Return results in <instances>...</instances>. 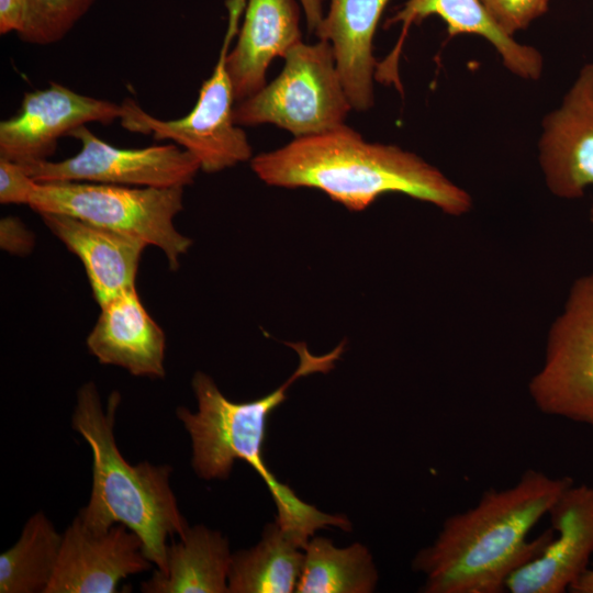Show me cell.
<instances>
[{"label": "cell", "instance_id": "obj_2", "mask_svg": "<svg viewBox=\"0 0 593 593\" xmlns=\"http://www.w3.org/2000/svg\"><path fill=\"white\" fill-rule=\"evenodd\" d=\"M249 161L269 186L317 189L350 211H362L390 192L428 202L450 215L471 208L470 195L422 157L395 145L367 142L345 124L294 138Z\"/></svg>", "mask_w": 593, "mask_h": 593}, {"label": "cell", "instance_id": "obj_23", "mask_svg": "<svg viewBox=\"0 0 593 593\" xmlns=\"http://www.w3.org/2000/svg\"><path fill=\"white\" fill-rule=\"evenodd\" d=\"M96 0H25L21 41L48 45L63 40Z\"/></svg>", "mask_w": 593, "mask_h": 593}, {"label": "cell", "instance_id": "obj_7", "mask_svg": "<svg viewBox=\"0 0 593 593\" xmlns=\"http://www.w3.org/2000/svg\"><path fill=\"white\" fill-rule=\"evenodd\" d=\"M244 0H232L228 27L211 76L202 83L192 110L180 119L160 120L133 99L123 101L122 126L134 133L169 139L191 153L201 170L219 172L253 158L245 131L234 121L235 98L226 68L230 44L237 32Z\"/></svg>", "mask_w": 593, "mask_h": 593}, {"label": "cell", "instance_id": "obj_21", "mask_svg": "<svg viewBox=\"0 0 593 593\" xmlns=\"http://www.w3.org/2000/svg\"><path fill=\"white\" fill-rule=\"evenodd\" d=\"M378 572L368 548L355 542L337 548L324 537L311 538L304 548V562L296 593H370Z\"/></svg>", "mask_w": 593, "mask_h": 593}, {"label": "cell", "instance_id": "obj_17", "mask_svg": "<svg viewBox=\"0 0 593 593\" xmlns=\"http://www.w3.org/2000/svg\"><path fill=\"white\" fill-rule=\"evenodd\" d=\"M389 0H331L316 35L329 42L336 67L353 110L367 111L374 102L378 64L373 37Z\"/></svg>", "mask_w": 593, "mask_h": 593}, {"label": "cell", "instance_id": "obj_27", "mask_svg": "<svg viewBox=\"0 0 593 593\" xmlns=\"http://www.w3.org/2000/svg\"><path fill=\"white\" fill-rule=\"evenodd\" d=\"M25 0H0V34L19 33L25 18Z\"/></svg>", "mask_w": 593, "mask_h": 593}, {"label": "cell", "instance_id": "obj_8", "mask_svg": "<svg viewBox=\"0 0 593 593\" xmlns=\"http://www.w3.org/2000/svg\"><path fill=\"white\" fill-rule=\"evenodd\" d=\"M528 388L541 413L593 430V272L572 284L550 328L544 365Z\"/></svg>", "mask_w": 593, "mask_h": 593}, {"label": "cell", "instance_id": "obj_20", "mask_svg": "<svg viewBox=\"0 0 593 593\" xmlns=\"http://www.w3.org/2000/svg\"><path fill=\"white\" fill-rule=\"evenodd\" d=\"M277 522L262 532L250 549L232 555L228 593L295 592L304 562V552Z\"/></svg>", "mask_w": 593, "mask_h": 593}, {"label": "cell", "instance_id": "obj_6", "mask_svg": "<svg viewBox=\"0 0 593 593\" xmlns=\"http://www.w3.org/2000/svg\"><path fill=\"white\" fill-rule=\"evenodd\" d=\"M279 76L255 94L235 103L239 126L270 123L294 138L324 133L345 124L350 110L329 42L302 41L282 57Z\"/></svg>", "mask_w": 593, "mask_h": 593}, {"label": "cell", "instance_id": "obj_14", "mask_svg": "<svg viewBox=\"0 0 593 593\" xmlns=\"http://www.w3.org/2000/svg\"><path fill=\"white\" fill-rule=\"evenodd\" d=\"M100 309L87 337V347L99 362L121 367L135 377L164 378L165 333L144 307L136 288Z\"/></svg>", "mask_w": 593, "mask_h": 593}, {"label": "cell", "instance_id": "obj_11", "mask_svg": "<svg viewBox=\"0 0 593 593\" xmlns=\"http://www.w3.org/2000/svg\"><path fill=\"white\" fill-rule=\"evenodd\" d=\"M142 538L123 524L94 533L77 515L63 534L45 593H115L119 583L152 568Z\"/></svg>", "mask_w": 593, "mask_h": 593}, {"label": "cell", "instance_id": "obj_1", "mask_svg": "<svg viewBox=\"0 0 593 593\" xmlns=\"http://www.w3.org/2000/svg\"><path fill=\"white\" fill-rule=\"evenodd\" d=\"M573 484L527 470L511 488L485 491L477 505L448 517L435 541L419 550L413 569L425 593H500L517 569L541 553L553 536L528 539L560 494Z\"/></svg>", "mask_w": 593, "mask_h": 593}, {"label": "cell", "instance_id": "obj_5", "mask_svg": "<svg viewBox=\"0 0 593 593\" xmlns=\"http://www.w3.org/2000/svg\"><path fill=\"white\" fill-rule=\"evenodd\" d=\"M29 206L69 215L159 248L176 270L192 240L175 227L183 188L128 187L83 181L37 182Z\"/></svg>", "mask_w": 593, "mask_h": 593}, {"label": "cell", "instance_id": "obj_12", "mask_svg": "<svg viewBox=\"0 0 593 593\" xmlns=\"http://www.w3.org/2000/svg\"><path fill=\"white\" fill-rule=\"evenodd\" d=\"M539 159L559 198H581L593 186V63L581 68L561 104L545 118Z\"/></svg>", "mask_w": 593, "mask_h": 593}, {"label": "cell", "instance_id": "obj_29", "mask_svg": "<svg viewBox=\"0 0 593 593\" xmlns=\"http://www.w3.org/2000/svg\"><path fill=\"white\" fill-rule=\"evenodd\" d=\"M569 590L573 593H593V569L585 570Z\"/></svg>", "mask_w": 593, "mask_h": 593}, {"label": "cell", "instance_id": "obj_18", "mask_svg": "<svg viewBox=\"0 0 593 593\" xmlns=\"http://www.w3.org/2000/svg\"><path fill=\"white\" fill-rule=\"evenodd\" d=\"M232 552L226 537L203 525L188 527L167 546L166 570L142 582L144 593H228Z\"/></svg>", "mask_w": 593, "mask_h": 593}, {"label": "cell", "instance_id": "obj_4", "mask_svg": "<svg viewBox=\"0 0 593 593\" xmlns=\"http://www.w3.org/2000/svg\"><path fill=\"white\" fill-rule=\"evenodd\" d=\"M299 356L292 376L272 392L249 402L228 400L213 379L194 373L191 384L198 402L195 412L179 406L176 415L191 438V465L198 477L226 479L235 460L253 467L267 484L276 503L277 523L286 530L303 533L317 521L318 510L302 501L289 485L279 482L264 461L266 423L287 399L293 382L312 373L331 371L344 353L345 342L324 355H313L305 343H288Z\"/></svg>", "mask_w": 593, "mask_h": 593}, {"label": "cell", "instance_id": "obj_3", "mask_svg": "<svg viewBox=\"0 0 593 593\" xmlns=\"http://www.w3.org/2000/svg\"><path fill=\"white\" fill-rule=\"evenodd\" d=\"M120 403L121 394L113 391L104 410L93 381L77 392L71 425L92 452L90 499L78 516L94 533L125 525L142 538L145 556L164 572L167 539L183 536L189 525L170 485L172 467L131 465L118 448L114 424Z\"/></svg>", "mask_w": 593, "mask_h": 593}, {"label": "cell", "instance_id": "obj_22", "mask_svg": "<svg viewBox=\"0 0 593 593\" xmlns=\"http://www.w3.org/2000/svg\"><path fill=\"white\" fill-rule=\"evenodd\" d=\"M63 535L38 511L18 541L0 555L1 593H45L57 566Z\"/></svg>", "mask_w": 593, "mask_h": 593}, {"label": "cell", "instance_id": "obj_15", "mask_svg": "<svg viewBox=\"0 0 593 593\" xmlns=\"http://www.w3.org/2000/svg\"><path fill=\"white\" fill-rule=\"evenodd\" d=\"M301 42L300 11L294 0H247L243 25L226 68L235 102L266 86L272 59Z\"/></svg>", "mask_w": 593, "mask_h": 593}, {"label": "cell", "instance_id": "obj_13", "mask_svg": "<svg viewBox=\"0 0 593 593\" xmlns=\"http://www.w3.org/2000/svg\"><path fill=\"white\" fill-rule=\"evenodd\" d=\"M548 516L557 535L507 579L505 589L511 593H563L588 570L593 555V486L570 485Z\"/></svg>", "mask_w": 593, "mask_h": 593}, {"label": "cell", "instance_id": "obj_9", "mask_svg": "<svg viewBox=\"0 0 593 593\" xmlns=\"http://www.w3.org/2000/svg\"><path fill=\"white\" fill-rule=\"evenodd\" d=\"M69 136L80 150L60 161L22 165L36 182L83 181L128 187L189 186L201 170L198 159L176 144L119 148L100 139L86 125Z\"/></svg>", "mask_w": 593, "mask_h": 593}, {"label": "cell", "instance_id": "obj_24", "mask_svg": "<svg viewBox=\"0 0 593 593\" xmlns=\"http://www.w3.org/2000/svg\"><path fill=\"white\" fill-rule=\"evenodd\" d=\"M494 21L510 35L544 14L548 0H481Z\"/></svg>", "mask_w": 593, "mask_h": 593}, {"label": "cell", "instance_id": "obj_26", "mask_svg": "<svg viewBox=\"0 0 593 593\" xmlns=\"http://www.w3.org/2000/svg\"><path fill=\"white\" fill-rule=\"evenodd\" d=\"M0 246L13 255H27L34 247V235L15 216H5L0 221Z\"/></svg>", "mask_w": 593, "mask_h": 593}, {"label": "cell", "instance_id": "obj_19", "mask_svg": "<svg viewBox=\"0 0 593 593\" xmlns=\"http://www.w3.org/2000/svg\"><path fill=\"white\" fill-rule=\"evenodd\" d=\"M429 15H438L447 24L450 36L468 33L484 37L514 75L524 79H537L541 75L540 53L517 43L494 21L481 0H409L389 23L401 22L405 33L412 23Z\"/></svg>", "mask_w": 593, "mask_h": 593}, {"label": "cell", "instance_id": "obj_10", "mask_svg": "<svg viewBox=\"0 0 593 593\" xmlns=\"http://www.w3.org/2000/svg\"><path fill=\"white\" fill-rule=\"evenodd\" d=\"M122 114V104L52 82L24 93L19 111L0 122V158L20 165L47 160L63 136L88 123H112Z\"/></svg>", "mask_w": 593, "mask_h": 593}, {"label": "cell", "instance_id": "obj_28", "mask_svg": "<svg viewBox=\"0 0 593 593\" xmlns=\"http://www.w3.org/2000/svg\"><path fill=\"white\" fill-rule=\"evenodd\" d=\"M300 2L304 9L309 31L311 33H316L324 19V0H300Z\"/></svg>", "mask_w": 593, "mask_h": 593}, {"label": "cell", "instance_id": "obj_25", "mask_svg": "<svg viewBox=\"0 0 593 593\" xmlns=\"http://www.w3.org/2000/svg\"><path fill=\"white\" fill-rule=\"evenodd\" d=\"M36 181L20 164L0 158V202L29 205Z\"/></svg>", "mask_w": 593, "mask_h": 593}, {"label": "cell", "instance_id": "obj_16", "mask_svg": "<svg viewBox=\"0 0 593 593\" xmlns=\"http://www.w3.org/2000/svg\"><path fill=\"white\" fill-rule=\"evenodd\" d=\"M47 228L82 262L100 306L135 289L143 240L79 219L40 213Z\"/></svg>", "mask_w": 593, "mask_h": 593}]
</instances>
